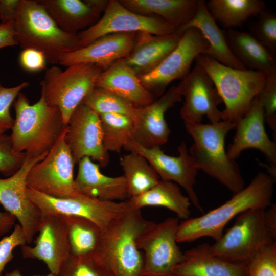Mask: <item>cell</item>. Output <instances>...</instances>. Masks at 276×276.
<instances>
[{
    "instance_id": "f35d334b",
    "label": "cell",
    "mask_w": 276,
    "mask_h": 276,
    "mask_svg": "<svg viewBox=\"0 0 276 276\" xmlns=\"http://www.w3.org/2000/svg\"><path fill=\"white\" fill-rule=\"evenodd\" d=\"M29 84L28 82H23L12 87L0 85V135L12 129L14 119L11 115V106L18 94Z\"/></svg>"
},
{
    "instance_id": "cb8c5ba5",
    "label": "cell",
    "mask_w": 276,
    "mask_h": 276,
    "mask_svg": "<svg viewBox=\"0 0 276 276\" xmlns=\"http://www.w3.org/2000/svg\"><path fill=\"white\" fill-rule=\"evenodd\" d=\"M95 87L124 99L135 108L146 106L154 101L153 95L143 86L138 76L123 59L100 74Z\"/></svg>"
},
{
    "instance_id": "74e56055",
    "label": "cell",
    "mask_w": 276,
    "mask_h": 276,
    "mask_svg": "<svg viewBox=\"0 0 276 276\" xmlns=\"http://www.w3.org/2000/svg\"><path fill=\"white\" fill-rule=\"evenodd\" d=\"M259 42L275 55L276 15L265 10L259 14L258 20L250 33Z\"/></svg>"
},
{
    "instance_id": "7dc6e473",
    "label": "cell",
    "mask_w": 276,
    "mask_h": 276,
    "mask_svg": "<svg viewBox=\"0 0 276 276\" xmlns=\"http://www.w3.org/2000/svg\"><path fill=\"white\" fill-rule=\"evenodd\" d=\"M84 2L95 11L101 14L105 11L108 1L107 0H84Z\"/></svg>"
},
{
    "instance_id": "8d00e7d4",
    "label": "cell",
    "mask_w": 276,
    "mask_h": 276,
    "mask_svg": "<svg viewBox=\"0 0 276 276\" xmlns=\"http://www.w3.org/2000/svg\"><path fill=\"white\" fill-rule=\"evenodd\" d=\"M246 276H276V243L261 248L246 263Z\"/></svg>"
},
{
    "instance_id": "d6a6232c",
    "label": "cell",
    "mask_w": 276,
    "mask_h": 276,
    "mask_svg": "<svg viewBox=\"0 0 276 276\" xmlns=\"http://www.w3.org/2000/svg\"><path fill=\"white\" fill-rule=\"evenodd\" d=\"M123 155L120 165L124 172L127 189L131 197L149 191L160 180L153 167L142 155L131 152Z\"/></svg>"
},
{
    "instance_id": "ba28073f",
    "label": "cell",
    "mask_w": 276,
    "mask_h": 276,
    "mask_svg": "<svg viewBox=\"0 0 276 276\" xmlns=\"http://www.w3.org/2000/svg\"><path fill=\"white\" fill-rule=\"evenodd\" d=\"M266 209H252L237 217L234 225L210 245L213 254L236 263H246L261 248L275 240L266 224Z\"/></svg>"
},
{
    "instance_id": "60d3db41",
    "label": "cell",
    "mask_w": 276,
    "mask_h": 276,
    "mask_svg": "<svg viewBox=\"0 0 276 276\" xmlns=\"http://www.w3.org/2000/svg\"><path fill=\"white\" fill-rule=\"evenodd\" d=\"M263 106L265 121L276 133V74L267 77L265 85L257 96Z\"/></svg>"
},
{
    "instance_id": "d6986e66",
    "label": "cell",
    "mask_w": 276,
    "mask_h": 276,
    "mask_svg": "<svg viewBox=\"0 0 276 276\" xmlns=\"http://www.w3.org/2000/svg\"><path fill=\"white\" fill-rule=\"evenodd\" d=\"M182 99L178 86L173 85L151 103L136 108L133 140L146 148L160 147L167 142L171 131L166 112Z\"/></svg>"
},
{
    "instance_id": "4fadbf2b",
    "label": "cell",
    "mask_w": 276,
    "mask_h": 276,
    "mask_svg": "<svg viewBox=\"0 0 276 276\" xmlns=\"http://www.w3.org/2000/svg\"><path fill=\"white\" fill-rule=\"evenodd\" d=\"M47 154L38 157L26 155L22 166L15 173L7 178H0V204L19 221L28 244L32 242L38 232L42 214L28 196L27 178L31 168Z\"/></svg>"
},
{
    "instance_id": "9a60e30c",
    "label": "cell",
    "mask_w": 276,
    "mask_h": 276,
    "mask_svg": "<svg viewBox=\"0 0 276 276\" xmlns=\"http://www.w3.org/2000/svg\"><path fill=\"white\" fill-rule=\"evenodd\" d=\"M124 149L144 156L155 169L160 180L171 181L180 185L186 191L191 203L203 212L194 188L198 170L184 141L178 146V156L166 154L160 147H143L133 139Z\"/></svg>"
},
{
    "instance_id": "ac0fdd59",
    "label": "cell",
    "mask_w": 276,
    "mask_h": 276,
    "mask_svg": "<svg viewBox=\"0 0 276 276\" xmlns=\"http://www.w3.org/2000/svg\"><path fill=\"white\" fill-rule=\"evenodd\" d=\"M35 245L20 246L24 258L42 261L51 273L58 275L71 255L66 227L61 215H42Z\"/></svg>"
},
{
    "instance_id": "8992f818",
    "label": "cell",
    "mask_w": 276,
    "mask_h": 276,
    "mask_svg": "<svg viewBox=\"0 0 276 276\" xmlns=\"http://www.w3.org/2000/svg\"><path fill=\"white\" fill-rule=\"evenodd\" d=\"M195 61L211 78L224 103L221 120L236 123L262 90L266 75L257 71L227 66L202 54L196 57Z\"/></svg>"
},
{
    "instance_id": "d590c367",
    "label": "cell",
    "mask_w": 276,
    "mask_h": 276,
    "mask_svg": "<svg viewBox=\"0 0 276 276\" xmlns=\"http://www.w3.org/2000/svg\"><path fill=\"white\" fill-rule=\"evenodd\" d=\"M59 276H112L103 263L95 255H71Z\"/></svg>"
},
{
    "instance_id": "83f0119b",
    "label": "cell",
    "mask_w": 276,
    "mask_h": 276,
    "mask_svg": "<svg viewBox=\"0 0 276 276\" xmlns=\"http://www.w3.org/2000/svg\"><path fill=\"white\" fill-rule=\"evenodd\" d=\"M129 10L145 16H157L176 31L195 16L199 0H119Z\"/></svg>"
},
{
    "instance_id": "f6af8a7d",
    "label": "cell",
    "mask_w": 276,
    "mask_h": 276,
    "mask_svg": "<svg viewBox=\"0 0 276 276\" xmlns=\"http://www.w3.org/2000/svg\"><path fill=\"white\" fill-rule=\"evenodd\" d=\"M18 45L13 22L0 24V49Z\"/></svg>"
},
{
    "instance_id": "8fae6325",
    "label": "cell",
    "mask_w": 276,
    "mask_h": 276,
    "mask_svg": "<svg viewBox=\"0 0 276 276\" xmlns=\"http://www.w3.org/2000/svg\"><path fill=\"white\" fill-rule=\"evenodd\" d=\"M29 199L42 215L75 216L87 219L102 232L125 210L128 199L122 201L103 200L77 193L66 198L52 197L27 188Z\"/></svg>"
},
{
    "instance_id": "1f68e13d",
    "label": "cell",
    "mask_w": 276,
    "mask_h": 276,
    "mask_svg": "<svg viewBox=\"0 0 276 276\" xmlns=\"http://www.w3.org/2000/svg\"><path fill=\"white\" fill-rule=\"evenodd\" d=\"M61 216L66 224L71 255H95L101 240V228L85 218Z\"/></svg>"
},
{
    "instance_id": "7a4b0ae2",
    "label": "cell",
    "mask_w": 276,
    "mask_h": 276,
    "mask_svg": "<svg viewBox=\"0 0 276 276\" xmlns=\"http://www.w3.org/2000/svg\"><path fill=\"white\" fill-rule=\"evenodd\" d=\"M155 223L146 219L141 210L131 205L128 201L125 210L102 232L95 256L112 276H142L144 257L137 242Z\"/></svg>"
},
{
    "instance_id": "836d02e7",
    "label": "cell",
    "mask_w": 276,
    "mask_h": 276,
    "mask_svg": "<svg viewBox=\"0 0 276 276\" xmlns=\"http://www.w3.org/2000/svg\"><path fill=\"white\" fill-rule=\"evenodd\" d=\"M103 133V143L107 151L120 152L133 139L134 119L116 113L100 115Z\"/></svg>"
},
{
    "instance_id": "4dcf8cb0",
    "label": "cell",
    "mask_w": 276,
    "mask_h": 276,
    "mask_svg": "<svg viewBox=\"0 0 276 276\" xmlns=\"http://www.w3.org/2000/svg\"><path fill=\"white\" fill-rule=\"evenodd\" d=\"M205 5L216 22L227 30L260 14L266 7L265 3L261 0H210L205 2Z\"/></svg>"
},
{
    "instance_id": "5bb4252c",
    "label": "cell",
    "mask_w": 276,
    "mask_h": 276,
    "mask_svg": "<svg viewBox=\"0 0 276 276\" xmlns=\"http://www.w3.org/2000/svg\"><path fill=\"white\" fill-rule=\"evenodd\" d=\"M179 219L169 217L155 223L139 238L137 244L144 257V272L166 274L183 259L177 244L176 233Z\"/></svg>"
},
{
    "instance_id": "6da1fadb",
    "label": "cell",
    "mask_w": 276,
    "mask_h": 276,
    "mask_svg": "<svg viewBox=\"0 0 276 276\" xmlns=\"http://www.w3.org/2000/svg\"><path fill=\"white\" fill-rule=\"evenodd\" d=\"M275 179L258 173L249 184L224 204L205 214L179 222L176 233L178 243L191 242L209 237L216 241L226 225L235 216L252 209H266L271 204Z\"/></svg>"
},
{
    "instance_id": "52a82bcc",
    "label": "cell",
    "mask_w": 276,
    "mask_h": 276,
    "mask_svg": "<svg viewBox=\"0 0 276 276\" xmlns=\"http://www.w3.org/2000/svg\"><path fill=\"white\" fill-rule=\"evenodd\" d=\"M103 70L98 65L78 63L62 70L53 65L47 69L40 83L41 95L50 106L57 107L68 125L74 111L95 87Z\"/></svg>"
},
{
    "instance_id": "f546056e",
    "label": "cell",
    "mask_w": 276,
    "mask_h": 276,
    "mask_svg": "<svg viewBox=\"0 0 276 276\" xmlns=\"http://www.w3.org/2000/svg\"><path fill=\"white\" fill-rule=\"evenodd\" d=\"M128 201L131 205L140 210L149 206L166 208L182 220L189 219L191 213L189 198L183 195L177 184L171 181L160 180L149 191Z\"/></svg>"
},
{
    "instance_id": "f1b7e54d",
    "label": "cell",
    "mask_w": 276,
    "mask_h": 276,
    "mask_svg": "<svg viewBox=\"0 0 276 276\" xmlns=\"http://www.w3.org/2000/svg\"><path fill=\"white\" fill-rule=\"evenodd\" d=\"M63 31L72 34L95 24L101 14L81 0H37Z\"/></svg>"
},
{
    "instance_id": "7402d4cb",
    "label": "cell",
    "mask_w": 276,
    "mask_h": 276,
    "mask_svg": "<svg viewBox=\"0 0 276 276\" xmlns=\"http://www.w3.org/2000/svg\"><path fill=\"white\" fill-rule=\"evenodd\" d=\"M77 175L74 179L76 191L103 200L122 201L129 198L123 175L110 177L102 173L99 165L84 157L78 163Z\"/></svg>"
},
{
    "instance_id": "d4e9b609",
    "label": "cell",
    "mask_w": 276,
    "mask_h": 276,
    "mask_svg": "<svg viewBox=\"0 0 276 276\" xmlns=\"http://www.w3.org/2000/svg\"><path fill=\"white\" fill-rule=\"evenodd\" d=\"M181 35L176 33L157 35L136 33L134 45L123 60L137 75L145 73L159 64L179 43Z\"/></svg>"
},
{
    "instance_id": "e575fe53",
    "label": "cell",
    "mask_w": 276,
    "mask_h": 276,
    "mask_svg": "<svg viewBox=\"0 0 276 276\" xmlns=\"http://www.w3.org/2000/svg\"><path fill=\"white\" fill-rule=\"evenodd\" d=\"M83 102L99 116L110 113H120L135 119L136 108L124 99L95 87Z\"/></svg>"
},
{
    "instance_id": "3957f363",
    "label": "cell",
    "mask_w": 276,
    "mask_h": 276,
    "mask_svg": "<svg viewBox=\"0 0 276 276\" xmlns=\"http://www.w3.org/2000/svg\"><path fill=\"white\" fill-rule=\"evenodd\" d=\"M13 106L15 119L10 135L13 150L31 157L48 153L67 126L59 110L49 105L41 95L30 104L21 92Z\"/></svg>"
},
{
    "instance_id": "f907efd6",
    "label": "cell",
    "mask_w": 276,
    "mask_h": 276,
    "mask_svg": "<svg viewBox=\"0 0 276 276\" xmlns=\"http://www.w3.org/2000/svg\"><path fill=\"white\" fill-rule=\"evenodd\" d=\"M1 85V84H0Z\"/></svg>"
},
{
    "instance_id": "484cf974",
    "label": "cell",
    "mask_w": 276,
    "mask_h": 276,
    "mask_svg": "<svg viewBox=\"0 0 276 276\" xmlns=\"http://www.w3.org/2000/svg\"><path fill=\"white\" fill-rule=\"evenodd\" d=\"M190 28L200 31L207 40L209 47L204 54L224 65L237 69L245 68L231 52L226 38L225 31L222 30L208 10L205 2L199 0L197 12L194 17L186 25L178 29L176 34Z\"/></svg>"
},
{
    "instance_id": "7bdbcfd3",
    "label": "cell",
    "mask_w": 276,
    "mask_h": 276,
    "mask_svg": "<svg viewBox=\"0 0 276 276\" xmlns=\"http://www.w3.org/2000/svg\"><path fill=\"white\" fill-rule=\"evenodd\" d=\"M19 62L22 68L30 72H37L45 68L47 61L44 54L37 50L23 49L19 56Z\"/></svg>"
},
{
    "instance_id": "30bf717a",
    "label": "cell",
    "mask_w": 276,
    "mask_h": 276,
    "mask_svg": "<svg viewBox=\"0 0 276 276\" xmlns=\"http://www.w3.org/2000/svg\"><path fill=\"white\" fill-rule=\"evenodd\" d=\"M209 44L197 28L184 30L177 47L159 64L151 70L138 76L143 86L160 97L172 81L183 79L200 54H204Z\"/></svg>"
},
{
    "instance_id": "bcb514c9",
    "label": "cell",
    "mask_w": 276,
    "mask_h": 276,
    "mask_svg": "<svg viewBox=\"0 0 276 276\" xmlns=\"http://www.w3.org/2000/svg\"><path fill=\"white\" fill-rule=\"evenodd\" d=\"M265 220L267 227L273 239L276 240V204H271L265 210Z\"/></svg>"
},
{
    "instance_id": "681fc988",
    "label": "cell",
    "mask_w": 276,
    "mask_h": 276,
    "mask_svg": "<svg viewBox=\"0 0 276 276\" xmlns=\"http://www.w3.org/2000/svg\"><path fill=\"white\" fill-rule=\"evenodd\" d=\"M142 276H175L172 273L166 274H151L148 273L144 272Z\"/></svg>"
},
{
    "instance_id": "ab89813d",
    "label": "cell",
    "mask_w": 276,
    "mask_h": 276,
    "mask_svg": "<svg viewBox=\"0 0 276 276\" xmlns=\"http://www.w3.org/2000/svg\"><path fill=\"white\" fill-rule=\"evenodd\" d=\"M26 154L15 152L10 136L0 135V173L4 176H11L22 166Z\"/></svg>"
},
{
    "instance_id": "ffe728a7",
    "label": "cell",
    "mask_w": 276,
    "mask_h": 276,
    "mask_svg": "<svg viewBox=\"0 0 276 276\" xmlns=\"http://www.w3.org/2000/svg\"><path fill=\"white\" fill-rule=\"evenodd\" d=\"M264 121V109L256 97L246 114L236 123L235 135L226 151L231 159L235 160L244 150L254 148L260 151L271 167L276 168V143L267 135Z\"/></svg>"
},
{
    "instance_id": "9c48e42d",
    "label": "cell",
    "mask_w": 276,
    "mask_h": 276,
    "mask_svg": "<svg viewBox=\"0 0 276 276\" xmlns=\"http://www.w3.org/2000/svg\"><path fill=\"white\" fill-rule=\"evenodd\" d=\"M67 126L46 156L30 170L27 185L48 196L66 198L77 192L74 187V162L66 143Z\"/></svg>"
},
{
    "instance_id": "44dd1931",
    "label": "cell",
    "mask_w": 276,
    "mask_h": 276,
    "mask_svg": "<svg viewBox=\"0 0 276 276\" xmlns=\"http://www.w3.org/2000/svg\"><path fill=\"white\" fill-rule=\"evenodd\" d=\"M136 33L103 36L84 47L65 54L58 64L65 67L78 63L93 64L103 71L128 55L134 45Z\"/></svg>"
},
{
    "instance_id": "e0dca14e",
    "label": "cell",
    "mask_w": 276,
    "mask_h": 276,
    "mask_svg": "<svg viewBox=\"0 0 276 276\" xmlns=\"http://www.w3.org/2000/svg\"><path fill=\"white\" fill-rule=\"evenodd\" d=\"M74 164L84 157L106 167L109 156L103 143V133L99 115L83 101L71 115L65 136Z\"/></svg>"
},
{
    "instance_id": "b9f144b4",
    "label": "cell",
    "mask_w": 276,
    "mask_h": 276,
    "mask_svg": "<svg viewBox=\"0 0 276 276\" xmlns=\"http://www.w3.org/2000/svg\"><path fill=\"white\" fill-rule=\"evenodd\" d=\"M27 244L24 232L19 224L14 226L12 233L0 240V276L6 265L13 258V251L15 247Z\"/></svg>"
},
{
    "instance_id": "2e32d148",
    "label": "cell",
    "mask_w": 276,
    "mask_h": 276,
    "mask_svg": "<svg viewBox=\"0 0 276 276\" xmlns=\"http://www.w3.org/2000/svg\"><path fill=\"white\" fill-rule=\"evenodd\" d=\"M185 101L180 110L184 122L201 123L206 116L211 123L221 121L219 105L222 100L211 78L196 61L193 69L177 85Z\"/></svg>"
},
{
    "instance_id": "7c38bea8",
    "label": "cell",
    "mask_w": 276,
    "mask_h": 276,
    "mask_svg": "<svg viewBox=\"0 0 276 276\" xmlns=\"http://www.w3.org/2000/svg\"><path fill=\"white\" fill-rule=\"evenodd\" d=\"M139 32L165 35L176 33V30L158 17L134 13L119 1L109 0L99 19L77 35L80 46L82 48L107 34Z\"/></svg>"
},
{
    "instance_id": "4316f807",
    "label": "cell",
    "mask_w": 276,
    "mask_h": 276,
    "mask_svg": "<svg viewBox=\"0 0 276 276\" xmlns=\"http://www.w3.org/2000/svg\"><path fill=\"white\" fill-rule=\"evenodd\" d=\"M225 34L231 52L245 68L261 72L267 77L276 74L275 55L250 33L228 29Z\"/></svg>"
},
{
    "instance_id": "603a6c76",
    "label": "cell",
    "mask_w": 276,
    "mask_h": 276,
    "mask_svg": "<svg viewBox=\"0 0 276 276\" xmlns=\"http://www.w3.org/2000/svg\"><path fill=\"white\" fill-rule=\"evenodd\" d=\"M183 254V260L171 271L175 276H246L245 263L232 262L215 255L209 244Z\"/></svg>"
},
{
    "instance_id": "277c9868",
    "label": "cell",
    "mask_w": 276,
    "mask_h": 276,
    "mask_svg": "<svg viewBox=\"0 0 276 276\" xmlns=\"http://www.w3.org/2000/svg\"><path fill=\"white\" fill-rule=\"evenodd\" d=\"M194 141L189 152L196 168L217 180L234 194L244 187L238 164L227 156L225 140L236 123L221 120L216 123L184 122Z\"/></svg>"
},
{
    "instance_id": "5b68a950",
    "label": "cell",
    "mask_w": 276,
    "mask_h": 276,
    "mask_svg": "<svg viewBox=\"0 0 276 276\" xmlns=\"http://www.w3.org/2000/svg\"><path fill=\"white\" fill-rule=\"evenodd\" d=\"M13 25L18 45L40 51L49 64L81 48L77 35L62 30L37 1L22 0Z\"/></svg>"
},
{
    "instance_id": "ee69618b",
    "label": "cell",
    "mask_w": 276,
    "mask_h": 276,
    "mask_svg": "<svg viewBox=\"0 0 276 276\" xmlns=\"http://www.w3.org/2000/svg\"><path fill=\"white\" fill-rule=\"evenodd\" d=\"M22 0H0V20L6 24L14 22Z\"/></svg>"
},
{
    "instance_id": "c3c4849f",
    "label": "cell",
    "mask_w": 276,
    "mask_h": 276,
    "mask_svg": "<svg viewBox=\"0 0 276 276\" xmlns=\"http://www.w3.org/2000/svg\"><path fill=\"white\" fill-rule=\"evenodd\" d=\"M5 276H24V275H22L21 274L20 271L18 269H15L10 272L6 273ZM45 276H59V275L50 272V273Z\"/></svg>"
}]
</instances>
